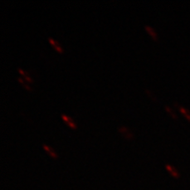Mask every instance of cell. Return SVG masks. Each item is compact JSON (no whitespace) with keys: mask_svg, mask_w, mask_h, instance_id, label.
I'll use <instances>...</instances> for the list:
<instances>
[{"mask_svg":"<svg viewBox=\"0 0 190 190\" xmlns=\"http://www.w3.org/2000/svg\"><path fill=\"white\" fill-rule=\"evenodd\" d=\"M165 109H166V111H167V113L170 114L171 116L173 117V119H178V115H177V114H176L172 108H171V107H169L168 105H165Z\"/></svg>","mask_w":190,"mask_h":190,"instance_id":"30bf717a","label":"cell"},{"mask_svg":"<svg viewBox=\"0 0 190 190\" xmlns=\"http://www.w3.org/2000/svg\"><path fill=\"white\" fill-rule=\"evenodd\" d=\"M17 80L20 82V85H22V86H23L26 90H28V91L31 90V87H30L29 84L27 83V82H26V81L24 80V78H22V77H17Z\"/></svg>","mask_w":190,"mask_h":190,"instance_id":"9c48e42d","label":"cell"},{"mask_svg":"<svg viewBox=\"0 0 190 190\" xmlns=\"http://www.w3.org/2000/svg\"><path fill=\"white\" fill-rule=\"evenodd\" d=\"M48 41H49L50 45H51L57 52H59V53H62V52H63V49H62V47L60 46V44H59L56 41H55L52 37H48Z\"/></svg>","mask_w":190,"mask_h":190,"instance_id":"52a82bcc","label":"cell"},{"mask_svg":"<svg viewBox=\"0 0 190 190\" xmlns=\"http://www.w3.org/2000/svg\"><path fill=\"white\" fill-rule=\"evenodd\" d=\"M144 92H145V93H146L149 97L151 98L153 101H158V98H157V96L155 95V94H154V93H152V92H151L149 88H144Z\"/></svg>","mask_w":190,"mask_h":190,"instance_id":"8fae6325","label":"cell"},{"mask_svg":"<svg viewBox=\"0 0 190 190\" xmlns=\"http://www.w3.org/2000/svg\"><path fill=\"white\" fill-rule=\"evenodd\" d=\"M61 117H62V119L63 120V122H65L69 127H71V129H76V123L73 122V120L71 117H69L65 114H61Z\"/></svg>","mask_w":190,"mask_h":190,"instance_id":"5b68a950","label":"cell"},{"mask_svg":"<svg viewBox=\"0 0 190 190\" xmlns=\"http://www.w3.org/2000/svg\"><path fill=\"white\" fill-rule=\"evenodd\" d=\"M165 167H166L167 172H168L173 178H176V179L180 178V173H179V171L177 170L174 166H172L169 163H166V164H165Z\"/></svg>","mask_w":190,"mask_h":190,"instance_id":"3957f363","label":"cell"},{"mask_svg":"<svg viewBox=\"0 0 190 190\" xmlns=\"http://www.w3.org/2000/svg\"><path fill=\"white\" fill-rule=\"evenodd\" d=\"M117 129H118V131L120 132V134L122 135V137H124V138H126V139H128V140H130V139H132V138L134 137L133 132H132L131 129H130L129 128H128V127L121 125V126L117 127Z\"/></svg>","mask_w":190,"mask_h":190,"instance_id":"6da1fadb","label":"cell"},{"mask_svg":"<svg viewBox=\"0 0 190 190\" xmlns=\"http://www.w3.org/2000/svg\"><path fill=\"white\" fill-rule=\"evenodd\" d=\"M144 29L146 30L147 33L150 34L151 39L153 40V41H158V34H157L156 31H155V29L152 27H151L150 25L148 24H144Z\"/></svg>","mask_w":190,"mask_h":190,"instance_id":"277c9868","label":"cell"},{"mask_svg":"<svg viewBox=\"0 0 190 190\" xmlns=\"http://www.w3.org/2000/svg\"><path fill=\"white\" fill-rule=\"evenodd\" d=\"M17 71H19V73L21 75V77L24 78L25 80H26L27 83H31V82H33V78H31V76H30L29 74H28L27 71H25L24 70H22V69L20 68V67H18V68H17Z\"/></svg>","mask_w":190,"mask_h":190,"instance_id":"8992f818","label":"cell"},{"mask_svg":"<svg viewBox=\"0 0 190 190\" xmlns=\"http://www.w3.org/2000/svg\"><path fill=\"white\" fill-rule=\"evenodd\" d=\"M41 147H42V149H43L44 151H46L48 154H49V156L51 157L52 158H56V157H57V155H56V153L55 152V151L50 148L49 146H48L47 144H42V145H41Z\"/></svg>","mask_w":190,"mask_h":190,"instance_id":"ba28073f","label":"cell"},{"mask_svg":"<svg viewBox=\"0 0 190 190\" xmlns=\"http://www.w3.org/2000/svg\"><path fill=\"white\" fill-rule=\"evenodd\" d=\"M173 105H174V107L184 115V117H185L187 120L190 121V110H188V108H186L185 107L180 105L179 103L176 102V101H173Z\"/></svg>","mask_w":190,"mask_h":190,"instance_id":"7a4b0ae2","label":"cell"}]
</instances>
